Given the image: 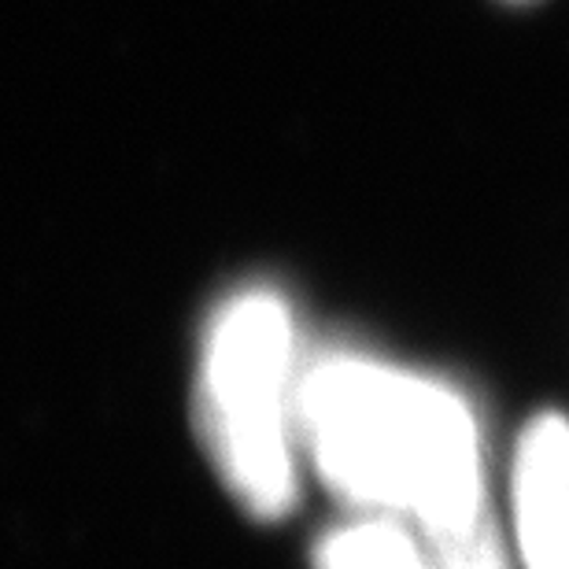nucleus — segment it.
<instances>
[{
  "label": "nucleus",
  "instance_id": "7ed1b4c3",
  "mask_svg": "<svg viewBox=\"0 0 569 569\" xmlns=\"http://www.w3.org/2000/svg\"><path fill=\"white\" fill-rule=\"evenodd\" d=\"M515 532L526 569H569V418H532L515 455Z\"/></svg>",
  "mask_w": 569,
  "mask_h": 569
},
{
  "label": "nucleus",
  "instance_id": "f03ea898",
  "mask_svg": "<svg viewBox=\"0 0 569 569\" xmlns=\"http://www.w3.org/2000/svg\"><path fill=\"white\" fill-rule=\"evenodd\" d=\"M296 385L289 303L274 289L233 292L203 333L192 418L222 485L267 521L296 503Z\"/></svg>",
  "mask_w": 569,
  "mask_h": 569
},
{
  "label": "nucleus",
  "instance_id": "39448f33",
  "mask_svg": "<svg viewBox=\"0 0 569 569\" xmlns=\"http://www.w3.org/2000/svg\"><path fill=\"white\" fill-rule=\"evenodd\" d=\"M510 4H529V0H510Z\"/></svg>",
  "mask_w": 569,
  "mask_h": 569
},
{
  "label": "nucleus",
  "instance_id": "f257e3e1",
  "mask_svg": "<svg viewBox=\"0 0 569 569\" xmlns=\"http://www.w3.org/2000/svg\"><path fill=\"white\" fill-rule=\"evenodd\" d=\"M296 426L329 492L362 515L411 521L426 548L496 521L481 429L451 385L329 351L300 370Z\"/></svg>",
  "mask_w": 569,
  "mask_h": 569
},
{
  "label": "nucleus",
  "instance_id": "20e7f679",
  "mask_svg": "<svg viewBox=\"0 0 569 569\" xmlns=\"http://www.w3.org/2000/svg\"><path fill=\"white\" fill-rule=\"evenodd\" d=\"M315 569H432L426 540L403 518L367 515L329 529L315 543Z\"/></svg>",
  "mask_w": 569,
  "mask_h": 569
}]
</instances>
